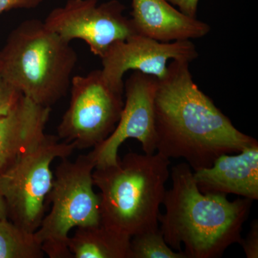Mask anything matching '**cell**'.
Here are the masks:
<instances>
[{"label": "cell", "mask_w": 258, "mask_h": 258, "mask_svg": "<svg viewBox=\"0 0 258 258\" xmlns=\"http://www.w3.org/2000/svg\"><path fill=\"white\" fill-rule=\"evenodd\" d=\"M131 15L137 35L159 42L201 38L211 30L208 23L184 14L167 0H132Z\"/></svg>", "instance_id": "obj_13"}, {"label": "cell", "mask_w": 258, "mask_h": 258, "mask_svg": "<svg viewBox=\"0 0 258 258\" xmlns=\"http://www.w3.org/2000/svg\"><path fill=\"white\" fill-rule=\"evenodd\" d=\"M159 79L134 71L124 83L125 100L120 119L111 135L90 152L96 167L117 164L118 149L128 139L142 144L144 154L157 151L154 100Z\"/></svg>", "instance_id": "obj_9"}, {"label": "cell", "mask_w": 258, "mask_h": 258, "mask_svg": "<svg viewBox=\"0 0 258 258\" xmlns=\"http://www.w3.org/2000/svg\"><path fill=\"white\" fill-rule=\"evenodd\" d=\"M23 95L0 76V116L8 114Z\"/></svg>", "instance_id": "obj_17"}, {"label": "cell", "mask_w": 258, "mask_h": 258, "mask_svg": "<svg viewBox=\"0 0 258 258\" xmlns=\"http://www.w3.org/2000/svg\"><path fill=\"white\" fill-rule=\"evenodd\" d=\"M131 239L101 222L77 227L69 247L73 258H130Z\"/></svg>", "instance_id": "obj_14"}, {"label": "cell", "mask_w": 258, "mask_h": 258, "mask_svg": "<svg viewBox=\"0 0 258 258\" xmlns=\"http://www.w3.org/2000/svg\"><path fill=\"white\" fill-rule=\"evenodd\" d=\"M43 0H0V14L13 9L37 8Z\"/></svg>", "instance_id": "obj_19"}, {"label": "cell", "mask_w": 258, "mask_h": 258, "mask_svg": "<svg viewBox=\"0 0 258 258\" xmlns=\"http://www.w3.org/2000/svg\"><path fill=\"white\" fill-rule=\"evenodd\" d=\"M8 219V210L6 201L0 189V220Z\"/></svg>", "instance_id": "obj_21"}, {"label": "cell", "mask_w": 258, "mask_h": 258, "mask_svg": "<svg viewBox=\"0 0 258 258\" xmlns=\"http://www.w3.org/2000/svg\"><path fill=\"white\" fill-rule=\"evenodd\" d=\"M170 163L159 152H129L117 164L95 168L101 224L131 237L159 227Z\"/></svg>", "instance_id": "obj_3"}, {"label": "cell", "mask_w": 258, "mask_h": 258, "mask_svg": "<svg viewBox=\"0 0 258 258\" xmlns=\"http://www.w3.org/2000/svg\"><path fill=\"white\" fill-rule=\"evenodd\" d=\"M130 258H186L166 243L159 227L144 231L131 239Z\"/></svg>", "instance_id": "obj_16"}, {"label": "cell", "mask_w": 258, "mask_h": 258, "mask_svg": "<svg viewBox=\"0 0 258 258\" xmlns=\"http://www.w3.org/2000/svg\"><path fill=\"white\" fill-rule=\"evenodd\" d=\"M96 162L91 154L71 161L61 159L47 196L52 208L35 232L44 253L50 258H73L69 232L74 228L101 223L99 195L93 190Z\"/></svg>", "instance_id": "obj_5"}, {"label": "cell", "mask_w": 258, "mask_h": 258, "mask_svg": "<svg viewBox=\"0 0 258 258\" xmlns=\"http://www.w3.org/2000/svg\"><path fill=\"white\" fill-rule=\"evenodd\" d=\"M198 56L196 47L191 40L162 42L134 35L108 47L101 57V71L111 85L124 90L123 78L127 71H139L160 80L167 73L168 60L191 62Z\"/></svg>", "instance_id": "obj_10"}, {"label": "cell", "mask_w": 258, "mask_h": 258, "mask_svg": "<svg viewBox=\"0 0 258 258\" xmlns=\"http://www.w3.org/2000/svg\"><path fill=\"white\" fill-rule=\"evenodd\" d=\"M42 245L35 232H30L10 222L0 220V258H42Z\"/></svg>", "instance_id": "obj_15"}, {"label": "cell", "mask_w": 258, "mask_h": 258, "mask_svg": "<svg viewBox=\"0 0 258 258\" xmlns=\"http://www.w3.org/2000/svg\"><path fill=\"white\" fill-rule=\"evenodd\" d=\"M76 149L74 144L45 134L36 147L0 174V189L13 223L30 232L39 228L53 183L51 164L56 159L69 158Z\"/></svg>", "instance_id": "obj_6"}, {"label": "cell", "mask_w": 258, "mask_h": 258, "mask_svg": "<svg viewBox=\"0 0 258 258\" xmlns=\"http://www.w3.org/2000/svg\"><path fill=\"white\" fill-rule=\"evenodd\" d=\"M69 108L57 127V137L76 149L95 147L114 131L123 110L124 90L107 81L101 70L71 79Z\"/></svg>", "instance_id": "obj_7"}, {"label": "cell", "mask_w": 258, "mask_h": 258, "mask_svg": "<svg viewBox=\"0 0 258 258\" xmlns=\"http://www.w3.org/2000/svg\"><path fill=\"white\" fill-rule=\"evenodd\" d=\"M187 61L173 60L158 81L154 111L157 151L182 158L194 171L210 167L222 154L258 143L232 121L194 82Z\"/></svg>", "instance_id": "obj_1"}, {"label": "cell", "mask_w": 258, "mask_h": 258, "mask_svg": "<svg viewBox=\"0 0 258 258\" xmlns=\"http://www.w3.org/2000/svg\"><path fill=\"white\" fill-rule=\"evenodd\" d=\"M125 10L118 0L101 5L98 0H69L52 10L44 23L66 42L81 39L101 57L112 44L137 35Z\"/></svg>", "instance_id": "obj_8"}, {"label": "cell", "mask_w": 258, "mask_h": 258, "mask_svg": "<svg viewBox=\"0 0 258 258\" xmlns=\"http://www.w3.org/2000/svg\"><path fill=\"white\" fill-rule=\"evenodd\" d=\"M171 176L172 186L162 203L166 212L159 217V228L171 248L182 251L183 244L186 258H216L240 243L253 200L230 202L227 195L202 192L186 162L173 166Z\"/></svg>", "instance_id": "obj_2"}, {"label": "cell", "mask_w": 258, "mask_h": 258, "mask_svg": "<svg viewBox=\"0 0 258 258\" xmlns=\"http://www.w3.org/2000/svg\"><path fill=\"white\" fill-rule=\"evenodd\" d=\"M203 193L239 195L258 200V143L237 155L222 154L210 167L193 172Z\"/></svg>", "instance_id": "obj_12"}, {"label": "cell", "mask_w": 258, "mask_h": 258, "mask_svg": "<svg viewBox=\"0 0 258 258\" xmlns=\"http://www.w3.org/2000/svg\"><path fill=\"white\" fill-rule=\"evenodd\" d=\"M50 111L23 95L8 114L0 116V174L41 142Z\"/></svg>", "instance_id": "obj_11"}, {"label": "cell", "mask_w": 258, "mask_h": 258, "mask_svg": "<svg viewBox=\"0 0 258 258\" xmlns=\"http://www.w3.org/2000/svg\"><path fill=\"white\" fill-rule=\"evenodd\" d=\"M77 61L70 42L40 20H28L0 52V76L29 99L50 108L69 91Z\"/></svg>", "instance_id": "obj_4"}, {"label": "cell", "mask_w": 258, "mask_h": 258, "mask_svg": "<svg viewBox=\"0 0 258 258\" xmlns=\"http://www.w3.org/2000/svg\"><path fill=\"white\" fill-rule=\"evenodd\" d=\"M246 257H258V221L254 220L250 225V230L246 238H242L240 243Z\"/></svg>", "instance_id": "obj_18"}, {"label": "cell", "mask_w": 258, "mask_h": 258, "mask_svg": "<svg viewBox=\"0 0 258 258\" xmlns=\"http://www.w3.org/2000/svg\"><path fill=\"white\" fill-rule=\"evenodd\" d=\"M171 5H176L179 10L184 14L191 17L197 18L198 3L200 0H167Z\"/></svg>", "instance_id": "obj_20"}]
</instances>
